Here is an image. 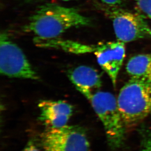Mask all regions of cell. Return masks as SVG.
Returning a JSON list of instances; mask_svg holds the SVG:
<instances>
[{
    "mask_svg": "<svg viewBox=\"0 0 151 151\" xmlns=\"http://www.w3.org/2000/svg\"><path fill=\"white\" fill-rule=\"evenodd\" d=\"M93 53L99 65L107 73L115 87L125 57V43L118 40L101 43L96 45Z\"/></svg>",
    "mask_w": 151,
    "mask_h": 151,
    "instance_id": "52a82bcc",
    "label": "cell"
},
{
    "mask_svg": "<svg viewBox=\"0 0 151 151\" xmlns=\"http://www.w3.org/2000/svg\"><path fill=\"white\" fill-rule=\"evenodd\" d=\"M22 151H40L38 148L36 147L35 144H34L33 141H30L27 143L25 148Z\"/></svg>",
    "mask_w": 151,
    "mask_h": 151,
    "instance_id": "9a60e30c",
    "label": "cell"
},
{
    "mask_svg": "<svg viewBox=\"0 0 151 151\" xmlns=\"http://www.w3.org/2000/svg\"><path fill=\"white\" fill-rule=\"evenodd\" d=\"M126 127H133L151 114V79L131 78L117 99Z\"/></svg>",
    "mask_w": 151,
    "mask_h": 151,
    "instance_id": "7a4b0ae2",
    "label": "cell"
},
{
    "mask_svg": "<svg viewBox=\"0 0 151 151\" xmlns=\"http://www.w3.org/2000/svg\"><path fill=\"white\" fill-rule=\"evenodd\" d=\"M91 23L90 18L77 9L47 3L40 6L29 18L23 30L34 34L35 39L49 40L57 38L69 29L90 26Z\"/></svg>",
    "mask_w": 151,
    "mask_h": 151,
    "instance_id": "6da1fadb",
    "label": "cell"
},
{
    "mask_svg": "<svg viewBox=\"0 0 151 151\" xmlns=\"http://www.w3.org/2000/svg\"><path fill=\"white\" fill-rule=\"evenodd\" d=\"M88 100L102 123L110 148H119L124 141L126 126L116 97L111 93L99 91Z\"/></svg>",
    "mask_w": 151,
    "mask_h": 151,
    "instance_id": "3957f363",
    "label": "cell"
},
{
    "mask_svg": "<svg viewBox=\"0 0 151 151\" xmlns=\"http://www.w3.org/2000/svg\"><path fill=\"white\" fill-rule=\"evenodd\" d=\"M126 71L131 78L151 79V53L132 57L127 63Z\"/></svg>",
    "mask_w": 151,
    "mask_h": 151,
    "instance_id": "8fae6325",
    "label": "cell"
},
{
    "mask_svg": "<svg viewBox=\"0 0 151 151\" xmlns=\"http://www.w3.org/2000/svg\"><path fill=\"white\" fill-rule=\"evenodd\" d=\"M106 11L118 41L125 43L151 38V27L139 14L116 7Z\"/></svg>",
    "mask_w": 151,
    "mask_h": 151,
    "instance_id": "8992f818",
    "label": "cell"
},
{
    "mask_svg": "<svg viewBox=\"0 0 151 151\" xmlns=\"http://www.w3.org/2000/svg\"><path fill=\"white\" fill-rule=\"evenodd\" d=\"M140 151H151V133L144 135L142 140Z\"/></svg>",
    "mask_w": 151,
    "mask_h": 151,
    "instance_id": "4fadbf2b",
    "label": "cell"
},
{
    "mask_svg": "<svg viewBox=\"0 0 151 151\" xmlns=\"http://www.w3.org/2000/svg\"><path fill=\"white\" fill-rule=\"evenodd\" d=\"M102 3L109 7H116L121 4L122 0H100Z\"/></svg>",
    "mask_w": 151,
    "mask_h": 151,
    "instance_id": "5bb4252c",
    "label": "cell"
},
{
    "mask_svg": "<svg viewBox=\"0 0 151 151\" xmlns=\"http://www.w3.org/2000/svg\"><path fill=\"white\" fill-rule=\"evenodd\" d=\"M68 77L76 88L89 100L102 85L101 77L96 70L88 66H78L68 73Z\"/></svg>",
    "mask_w": 151,
    "mask_h": 151,
    "instance_id": "9c48e42d",
    "label": "cell"
},
{
    "mask_svg": "<svg viewBox=\"0 0 151 151\" xmlns=\"http://www.w3.org/2000/svg\"><path fill=\"white\" fill-rule=\"evenodd\" d=\"M24 1H32V0H24ZM62 1H74V0H62Z\"/></svg>",
    "mask_w": 151,
    "mask_h": 151,
    "instance_id": "2e32d148",
    "label": "cell"
},
{
    "mask_svg": "<svg viewBox=\"0 0 151 151\" xmlns=\"http://www.w3.org/2000/svg\"><path fill=\"white\" fill-rule=\"evenodd\" d=\"M43 151H90L85 131L78 126L47 128L40 137Z\"/></svg>",
    "mask_w": 151,
    "mask_h": 151,
    "instance_id": "5b68a950",
    "label": "cell"
},
{
    "mask_svg": "<svg viewBox=\"0 0 151 151\" xmlns=\"http://www.w3.org/2000/svg\"><path fill=\"white\" fill-rule=\"evenodd\" d=\"M34 43L40 47L60 49L74 54H85L94 52L96 46L83 44L70 40H60L58 38L49 40L34 39Z\"/></svg>",
    "mask_w": 151,
    "mask_h": 151,
    "instance_id": "30bf717a",
    "label": "cell"
},
{
    "mask_svg": "<svg viewBox=\"0 0 151 151\" xmlns=\"http://www.w3.org/2000/svg\"><path fill=\"white\" fill-rule=\"evenodd\" d=\"M38 107L40 121L48 128H59L67 125L73 114V106L62 100H42Z\"/></svg>",
    "mask_w": 151,
    "mask_h": 151,
    "instance_id": "ba28073f",
    "label": "cell"
},
{
    "mask_svg": "<svg viewBox=\"0 0 151 151\" xmlns=\"http://www.w3.org/2000/svg\"><path fill=\"white\" fill-rule=\"evenodd\" d=\"M138 9L151 19V0H132Z\"/></svg>",
    "mask_w": 151,
    "mask_h": 151,
    "instance_id": "7c38bea8",
    "label": "cell"
},
{
    "mask_svg": "<svg viewBox=\"0 0 151 151\" xmlns=\"http://www.w3.org/2000/svg\"><path fill=\"white\" fill-rule=\"evenodd\" d=\"M0 73L9 77L39 79L23 50L6 32H1L0 35Z\"/></svg>",
    "mask_w": 151,
    "mask_h": 151,
    "instance_id": "277c9868",
    "label": "cell"
}]
</instances>
